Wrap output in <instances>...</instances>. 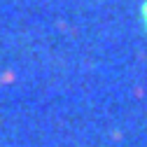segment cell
<instances>
[{"label": "cell", "instance_id": "6da1fadb", "mask_svg": "<svg viewBox=\"0 0 147 147\" xmlns=\"http://www.w3.org/2000/svg\"><path fill=\"white\" fill-rule=\"evenodd\" d=\"M145 19H147V7H145Z\"/></svg>", "mask_w": 147, "mask_h": 147}]
</instances>
